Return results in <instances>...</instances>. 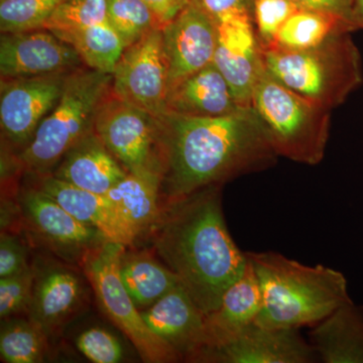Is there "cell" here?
Segmentation results:
<instances>
[{"label":"cell","mask_w":363,"mask_h":363,"mask_svg":"<svg viewBox=\"0 0 363 363\" xmlns=\"http://www.w3.org/2000/svg\"><path fill=\"white\" fill-rule=\"evenodd\" d=\"M262 50L269 74L307 99L336 108L363 83L362 55L351 33L334 35L316 47Z\"/></svg>","instance_id":"277c9868"},{"label":"cell","mask_w":363,"mask_h":363,"mask_svg":"<svg viewBox=\"0 0 363 363\" xmlns=\"http://www.w3.org/2000/svg\"><path fill=\"white\" fill-rule=\"evenodd\" d=\"M37 179L35 188L58 202L81 223L99 231L105 240L126 247L135 245L138 238L133 228L106 196L76 187L51 174L38 175Z\"/></svg>","instance_id":"e0dca14e"},{"label":"cell","mask_w":363,"mask_h":363,"mask_svg":"<svg viewBox=\"0 0 363 363\" xmlns=\"http://www.w3.org/2000/svg\"><path fill=\"white\" fill-rule=\"evenodd\" d=\"M54 35L72 45L87 68L102 73L113 74L125 49L108 23Z\"/></svg>","instance_id":"484cf974"},{"label":"cell","mask_w":363,"mask_h":363,"mask_svg":"<svg viewBox=\"0 0 363 363\" xmlns=\"http://www.w3.org/2000/svg\"><path fill=\"white\" fill-rule=\"evenodd\" d=\"M252 107L279 157L307 166L323 161L330 135V109L286 87L267 69L253 92Z\"/></svg>","instance_id":"8992f818"},{"label":"cell","mask_w":363,"mask_h":363,"mask_svg":"<svg viewBox=\"0 0 363 363\" xmlns=\"http://www.w3.org/2000/svg\"><path fill=\"white\" fill-rule=\"evenodd\" d=\"M142 315L150 330L168 343L182 360L193 362L206 344L205 315L181 285Z\"/></svg>","instance_id":"2e32d148"},{"label":"cell","mask_w":363,"mask_h":363,"mask_svg":"<svg viewBox=\"0 0 363 363\" xmlns=\"http://www.w3.org/2000/svg\"><path fill=\"white\" fill-rule=\"evenodd\" d=\"M355 30H357V26L334 14L300 9L281 26L269 47L288 50L309 49L334 35Z\"/></svg>","instance_id":"d4e9b609"},{"label":"cell","mask_w":363,"mask_h":363,"mask_svg":"<svg viewBox=\"0 0 363 363\" xmlns=\"http://www.w3.org/2000/svg\"><path fill=\"white\" fill-rule=\"evenodd\" d=\"M218 44L213 59L242 107H252L253 92L266 70L262 50L252 20L219 23Z\"/></svg>","instance_id":"9a60e30c"},{"label":"cell","mask_w":363,"mask_h":363,"mask_svg":"<svg viewBox=\"0 0 363 363\" xmlns=\"http://www.w3.org/2000/svg\"><path fill=\"white\" fill-rule=\"evenodd\" d=\"M20 205L30 230L62 257H77L82 264L91 250L106 241L99 231L81 223L40 189L26 190Z\"/></svg>","instance_id":"4fadbf2b"},{"label":"cell","mask_w":363,"mask_h":363,"mask_svg":"<svg viewBox=\"0 0 363 363\" xmlns=\"http://www.w3.org/2000/svg\"><path fill=\"white\" fill-rule=\"evenodd\" d=\"M64 0H0L1 33L40 30Z\"/></svg>","instance_id":"f1b7e54d"},{"label":"cell","mask_w":363,"mask_h":363,"mask_svg":"<svg viewBox=\"0 0 363 363\" xmlns=\"http://www.w3.org/2000/svg\"><path fill=\"white\" fill-rule=\"evenodd\" d=\"M245 108L213 63L169 88L166 99L167 114L178 116L211 118L233 116Z\"/></svg>","instance_id":"ac0fdd59"},{"label":"cell","mask_w":363,"mask_h":363,"mask_svg":"<svg viewBox=\"0 0 363 363\" xmlns=\"http://www.w3.org/2000/svg\"><path fill=\"white\" fill-rule=\"evenodd\" d=\"M298 9L292 0H255L253 25L262 49L274 43L281 26Z\"/></svg>","instance_id":"4dcf8cb0"},{"label":"cell","mask_w":363,"mask_h":363,"mask_svg":"<svg viewBox=\"0 0 363 363\" xmlns=\"http://www.w3.org/2000/svg\"><path fill=\"white\" fill-rule=\"evenodd\" d=\"M107 23L128 48L147 33L162 28L159 16L143 0H106Z\"/></svg>","instance_id":"83f0119b"},{"label":"cell","mask_w":363,"mask_h":363,"mask_svg":"<svg viewBox=\"0 0 363 363\" xmlns=\"http://www.w3.org/2000/svg\"><path fill=\"white\" fill-rule=\"evenodd\" d=\"M28 267V250L20 238L2 231L0 236V278L13 276Z\"/></svg>","instance_id":"836d02e7"},{"label":"cell","mask_w":363,"mask_h":363,"mask_svg":"<svg viewBox=\"0 0 363 363\" xmlns=\"http://www.w3.org/2000/svg\"><path fill=\"white\" fill-rule=\"evenodd\" d=\"M78 350L91 362L118 363L123 358L121 343L104 329H86L76 339Z\"/></svg>","instance_id":"d6a6232c"},{"label":"cell","mask_w":363,"mask_h":363,"mask_svg":"<svg viewBox=\"0 0 363 363\" xmlns=\"http://www.w3.org/2000/svg\"><path fill=\"white\" fill-rule=\"evenodd\" d=\"M83 62L72 45L47 30L2 33L1 79L35 77L79 68Z\"/></svg>","instance_id":"5bb4252c"},{"label":"cell","mask_w":363,"mask_h":363,"mask_svg":"<svg viewBox=\"0 0 363 363\" xmlns=\"http://www.w3.org/2000/svg\"><path fill=\"white\" fill-rule=\"evenodd\" d=\"M300 9L334 14L357 26L354 21V0H292ZM358 30V28H357Z\"/></svg>","instance_id":"d590c367"},{"label":"cell","mask_w":363,"mask_h":363,"mask_svg":"<svg viewBox=\"0 0 363 363\" xmlns=\"http://www.w3.org/2000/svg\"><path fill=\"white\" fill-rule=\"evenodd\" d=\"M69 72L35 77L1 79L0 125L11 145L23 150L58 104Z\"/></svg>","instance_id":"30bf717a"},{"label":"cell","mask_w":363,"mask_h":363,"mask_svg":"<svg viewBox=\"0 0 363 363\" xmlns=\"http://www.w3.org/2000/svg\"><path fill=\"white\" fill-rule=\"evenodd\" d=\"M222 187L210 186L164 205L150 234L157 255L204 315L218 308L248 266L247 252L227 228Z\"/></svg>","instance_id":"7a4b0ae2"},{"label":"cell","mask_w":363,"mask_h":363,"mask_svg":"<svg viewBox=\"0 0 363 363\" xmlns=\"http://www.w3.org/2000/svg\"><path fill=\"white\" fill-rule=\"evenodd\" d=\"M93 130L128 173L162 179V118L111 91L98 108Z\"/></svg>","instance_id":"ba28073f"},{"label":"cell","mask_w":363,"mask_h":363,"mask_svg":"<svg viewBox=\"0 0 363 363\" xmlns=\"http://www.w3.org/2000/svg\"><path fill=\"white\" fill-rule=\"evenodd\" d=\"M104 23H107L106 0H64L42 28L59 33Z\"/></svg>","instance_id":"f546056e"},{"label":"cell","mask_w":363,"mask_h":363,"mask_svg":"<svg viewBox=\"0 0 363 363\" xmlns=\"http://www.w3.org/2000/svg\"><path fill=\"white\" fill-rule=\"evenodd\" d=\"M125 245L104 241L82 260L83 271L94 290L102 313L126 336L147 363L177 362L182 358L145 323L121 279L119 262Z\"/></svg>","instance_id":"52a82bcc"},{"label":"cell","mask_w":363,"mask_h":363,"mask_svg":"<svg viewBox=\"0 0 363 363\" xmlns=\"http://www.w3.org/2000/svg\"><path fill=\"white\" fill-rule=\"evenodd\" d=\"M111 86L112 74L80 67L72 70L58 104L16 156L18 166L35 176L51 174L67 152L93 130L98 108Z\"/></svg>","instance_id":"5b68a950"},{"label":"cell","mask_w":363,"mask_h":363,"mask_svg":"<svg viewBox=\"0 0 363 363\" xmlns=\"http://www.w3.org/2000/svg\"><path fill=\"white\" fill-rule=\"evenodd\" d=\"M353 13L358 30H363V0H354Z\"/></svg>","instance_id":"74e56055"},{"label":"cell","mask_w":363,"mask_h":363,"mask_svg":"<svg viewBox=\"0 0 363 363\" xmlns=\"http://www.w3.org/2000/svg\"><path fill=\"white\" fill-rule=\"evenodd\" d=\"M259 279L262 305L255 323L278 329L313 327L351 300L345 276L306 266L274 252H247Z\"/></svg>","instance_id":"3957f363"},{"label":"cell","mask_w":363,"mask_h":363,"mask_svg":"<svg viewBox=\"0 0 363 363\" xmlns=\"http://www.w3.org/2000/svg\"><path fill=\"white\" fill-rule=\"evenodd\" d=\"M164 206L210 186L259 173L278 161L252 107L223 117H162Z\"/></svg>","instance_id":"6da1fadb"},{"label":"cell","mask_w":363,"mask_h":363,"mask_svg":"<svg viewBox=\"0 0 363 363\" xmlns=\"http://www.w3.org/2000/svg\"><path fill=\"white\" fill-rule=\"evenodd\" d=\"M119 272L126 291L140 311L181 285L175 272L145 252H128L125 248Z\"/></svg>","instance_id":"cb8c5ba5"},{"label":"cell","mask_w":363,"mask_h":363,"mask_svg":"<svg viewBox=\"0 0 363 363\" xmlns=\"http://www.w3.org/2000/svg\"><path fill=\"white\" fill-rule=\"evenodd\" d=\"M37 269L28 267L13 276L0 278V317L7 319L28 311L32 302Z\"/></svg>","instance_id":"1f68e13d"},{"label":"cell","mask_w":363,"mask_h":363,"mask_svg":"<svg viewBox=\"0 0 363 363\" xmlns=\"http://www.w3.org/2000/svg\"><path fill=\"white\" fill-rule=\"evenodd\" d=\"M126 174L93 130L67 152L51 175L76 187L105 195Z\"/></svg>","instance_id":"d6986e66"},{"label":"cell","mask_w":363,"mask_h":363,"mask_svg":"<svg viewBox=\"0 0 363 363\" xmlns=\"http://www.w3.org/2000/svg\"><path fill=\"white\" fill-rule=\"evenodd\" d=\"M309 341L319 362L363 363V306L344 303L312 327Z\"/></svg>","instance_id":"7402d4cb"},{"label":"cell","mask_w":363,"mask_h":363,"mask_svg":"<svg viewBox=\"0 0 363 363\" xmlns=\"http://www.w3.org/2000/svg\"><path fill=\"white\" fill-rule=\"evenodd\" d=\"M47 334L32 320H6L0 331V357L6 363L44 362Z\"/></svg>","instance_id":"4316f807"},{"label":"cell","mask_w":363,"mask_h":363,"mask_svg":"<svg viewBox=\"0 0 363 363\" xmlns=\"http://www.w3.org/2000/svg\"><path fill=\"white\" fill-rule=\"evenodd\" d=\"M217 23L236 20L253 21L255 0H197Z\"/></svg>","instance_id":"e575fe53"},{"label":"cell","mask_w":363,"mask_h":363,"mask_svg":"<svg viewBox=\"0 0 363 363\" xmlns=\"http://www.w3.org/2000/svg\"><path fill=\"white\" fill-rule=\"evenodd\" d=\"M159 16L162 26L174 20L190 4L191 0H143Z\"/></svg>","instance_id":"8d00e7d4"},{"label":"cell","mask_w":363,"mask_h":363,"mask_svg":"<svg viewBox=\"0 0 363 363\" xmlns=\"http://www.w3.org/2000/svg\"><path fill=\"white\" fill-rule=\"evenodd\" d=\"M168 91V64L162 28H156L124 49L112 74L111 92L162 118L167 114Z\"/></svg>","instance_id":"9c48e42d"},{"label":"cell","mask_w":363,"mask_h":363,"mask_svg":"<svg viewBox=\"0 0 363 363\" xmlns=\"http://www.w3.org/2000/svg\"><path fill=\"white\" fill-rule=\"evenodd\" d=\"M262 305L259 279L248 262L242 276L224 293L218 308L205 315L206 344L203 350L228 342L250 325L255 323Z\"/></svg>","instance_id":"ffe728a7"},{"label":"cell","mask_w":363,"mask_h":363,"mask_svg":"<svg viewBox=\"0 0 363 363\" xmlns=\"http://www.w3.org/2000/svg\"><path fill=\"white\" fill-rule=\"evenodd\" d=\"M318 360L309 340L300 329L267 328L250 325L228 342L205 348L193 362L312 363Z\"/></svg>","instance_id":"8fae6325"},{"label":"cell","mask_w":363,"mask_h":363,"mask_svg":"<svg viewBox=\"0 0 363 363\" xmlns=\"http://www.w3.org/2000/svg\"><path fill=\"white\" fill-rule=\"evenodd\" d=\"M218 35V23L197 0H191L162 28L169 90L191 74L213 63Z\"/></svg>","instance_id":"7c38bea8"},{"label":"cell","mask_w":363,"mask_h":363,"mask_svg":"<svg viewBox=\"0 0 363 363\" xmlns=\"http://www.w3.org/2000/svg\"><path fill=\"white\" fill-rule=\"evenodd\" d=\"M82 281L72 269L51 267L37 272L28 315L50 335L76 312L82 303Z\"/></svg>","instance_id":"44dd1931"},{"label":"cell","mask_w":363,"mask_h":363,"mask_svg":"<svg viewBox=\"0 0 363 363\" xmlns=\"http://www.w3.org/2000/svg\"><path fill=\"white\" fill-rule=\"evenodd\" d=\"M162 177L157 174L128 173L106 193L121 216L128 221L136 238L147 236L161 218Z\"/></svg>","instance_id":"603a6c76"}]
</instances>
